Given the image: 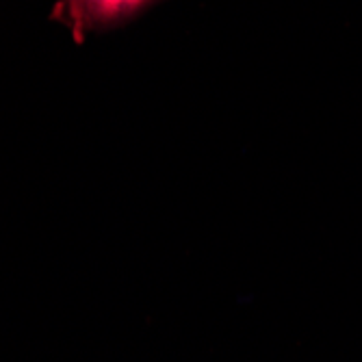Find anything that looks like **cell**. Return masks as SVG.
<instances>
[{"label":"cell","instance_id":"1","mask_svg":"<svg viewBox=\"0 0 362 362\" xmlns=\"http://www.w3.org/2000/svg\"><path fill=\"white\" fill-rule=\"evenodd\" d=\"M146 3L148 0H65V16L76 30H85L113 22Z\"/></svg>","mask_w":362,"mask_h":362}]
</instances>
